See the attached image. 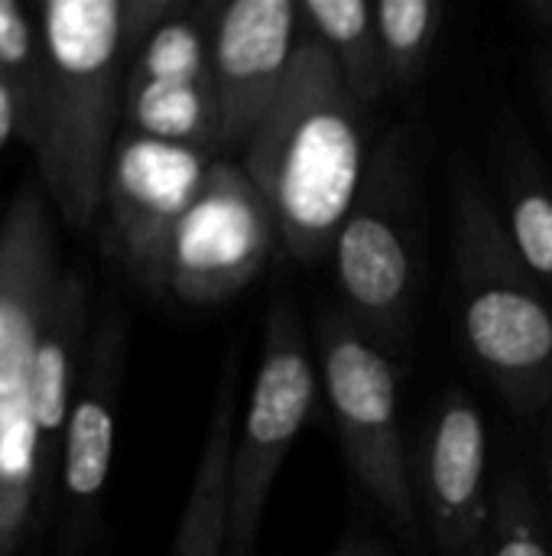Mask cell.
<instances>
[{"instance_id":"18","label":"cell","mask_w":552,"mask_h":556,"mask_svg":"<svg viewBox=\"0 0 552 556\" xmlns=\"http://www.w3.org/2000/svg\"><path fill=\"white\" fill-rule=\"evenodd\" d=\"M0 81L20 111V140L33 150L42 127L49 62L33 3L0 0Z\"/></svg>"},{"instance_id":"26","label":"cell","mask_w":552,"mask_h":556,"mask_svg":"<svg viewBox=\"0 0 552 556\" xmlns=\"http://www.w3.org/2000/svg\"><path fill=\"white\" fill-rule=\"evenodd\" d=\"M547 472H550V489H552V424H550V446H547Z\"/></svg>"},{"instance_id":"1","label":"cell","mask_w":552,"mask_h":556,"mask_svg":"<svg viewBox=\"0 0 552 556\" xmlns=\"http://www.w3.org/2000/svg\"><path fill=\"white\" fill-rule=\"evenodd\" d=\"M176 7L179 0L33 3L49 62L33 156L52 208L75 231H91L101 222L107 163L124 130L130 59Z\"/></svg>"},{"instance_id":"5","label":"cell","mask_w":552,"mask_h":556,"mask_svg":"<svg viewBox=\"0 0 552 556\" xmlns=\"http://www.w3.org/2000/svg\"><path fill=\"white\" fill-rule=\"evenodd\" d=\"M312 329L316 368L345 459L361 492L394 525L400 541L413 554H423L426 538L413 498L410 443L400 430V368L342 306H322Z\"/></svg>"},{"instance_id":"20","label":"cell","mask_w":552,"mask_h":556,"mask_svg":"<svg viewBox=\"0 0 552 556\" xmlns=\"http://www.w3.org/2000/svg\"><path fill=\"white\" fill-rule=\"evenodd\" d=\"M488 556H552L537 495L514 469L495 485Z\"/></svg>"},{"instance_id":"2","label":"cell","mask_w":552,"mask_h":556,"mask_svg":"<svg viewBox=\"0 0 552 556\" xmlns=\"http://www.w3.org/2000/svg\"><path fill=\"white\" fill-rule=\"evenodd\" d=\"M371 150L368 108L351 94L325 46L303 29L283 94L238 156L267 199L290 261L303 267L332 261Z\"/></svg>"},{"instance_id":"21","label":"cell","mask_w":552,"mask_h":556,"mask_svg":"<svg viewBox=\"0 0 552 556\" xmlns=\"http://www.w3.org/2000/svg\"><path fill=\"white\" fill-rule=\"evenodd\" d=\"M20 140V111H16V101L10 94V88L0 81V153Z\"/></svg>"},{"instance_id":"22","label":"cell","mask_w":552,"mask_h":556,"mask_svg":"<svg viewBox=\"0 0 552 556\" xmlns=\"http://www.w3.org/2000/svg\"><path fill=\"white\" fill-rule=\"evenodd\" d=\"M332 556H394L381 541H374V538H368V534H361V531H348L345 534V541L335 547V554Z\"/></svg>"},{"instance_id":"23","label":"cell","mask_w":552,"mask_h":556,"mask_svg":"<svg viewBox=\"0 0 552 556\" xmlns=\"http://www.w3.org/2000/svg\"><path fill=\"white\" fill-rule=\"evenodd\" d=\"M524 13L552 36V0H524Z\"/></svg>"},{"instance_id":"13","label":"cell","mask_w":552,"mask_h":556,"mask_svg":"<svg viewBox=\"0 0 552 556\" xmlns=\"http://www.w3.org/2000/svg\"><path fill=\"white\" fill-rule=\"evenodd\" d=\"M52 202L26 179L0 218V401H20L33 349L62 287Z\"/></svg>"},{"instance_id":"8","label":"cell","mask_w":552,"mask_h":556,"mask_svg":"<svg viewBox=\"0 0 552 556\" xmlns=\"http://www.w3.org/2000/svg\"><path fill=\"white\" fill-rule=\"evenodd\" d=\"M280 248L277 218L244 166L218 156L176 228L166 293L189 306H215L247 290Z\"/></svg>"},{"instance_id":"19","label":"cell","mask_w":552,"mask_h":556,"mask_svg":"<svg viewBox=\"0 0 552 556\" xmlns=\"http://www.w3.org/2000/svg\"><path fill=\"white\" fill-rule=\"evenodd\" d=\"M449 7L439 0H374L387 91L410 94L426 78Z\"/></svg>"},{"instance_id":"14","label":"cell","mask_w":552,"mask_h":556,"mask_svg":"<svg viewBox=\"0 0 552 556\" xmlns=\"http://www.w3.org/2000/svg\"><path fill=\"white\" fill-rule=\"evenodd\" d=\"M91 332L94 329H91L88 277L81 267H68L62 277L52 316L33 349L26 381L16 401L36 437V469L46 489H49L52 472L62 466L65 427H68L78 381H81Z\"/></svg>"},{"instance_id":"12","label":"cell","mask_w":552,"mask_h":556,"mask_svg":"<svg viewBox=\"0 0 552 556\" xmlns=\"http://www.w3.org/2000/svg\"><path fill=\"white\" fill-rule=\"evenodd\" d=\"M303 36L299 0H215L211 81L221 153L241 150L286 88Z\"/></svg>"},{"instance_id":"11","label":"cell","mask_w":552,"mask_h":556,"mask_svg":"<svg viewBox=\"0 0 552 556\" xmlns=\"http://www.w3.org/2000/svg\"><path fill=\"white\" fill-rule=\"evenodd\" d=\"M127 362V316L107 303L85 355L81 381L65 427L59 466V551L91 556L101 528V502L114 463L117 404Z\"/></svg>"},{"instance_id":"24","label":"cell","mask_w":552,"mask_h":556,"mask_svg":"<svg viewBox=\"0 0 552 556\" xmlns=\"http://www.w3.org/2000/svg\"><path fill=\"white\" fill-rule=\"evenodd\" d=\"M16 541H20V528H7V525H0V556L16 554Z\"/></svg>"},{"instance_id":"7","label":"cell","mask_w":552,"mask_h":556,"mask_svg":"<svg viewBox=\"0 0 552 556\" xmlns=\"http://www.w3.org/2000/svg\"><path fill=\"white\" fill-rule=\"evenodd\" d=\"M218 153L120 130L104 179V251L146 293H166L179 222L198 199Z\"/></svg>"},{"instance_id":"17","label":"cell","mask_w":552,"mask_h":556,"mask_svg":"<svg viewBox=\"0 0 552 556\" xmlns=\"http://www.w3.org/2000/svg\"><path fill=\"white\" fill-rule=\"evenodd\" d=\"M504 228L511 235L514 251L527 264V270L540 280V287L552 290V179L540 166L537 153L527 140H514L504 150Z\"/></svg>"},{"instance_id":"27","label":"cell","mask_w":552,"mask_h":556,"mask_svg":"<svg viewBox=\"0 0 552 556\" xmlns=\"http://www.w3.org/2000/svg\"><path fill=\"white\" fill-rule=\"evenodd\" d=\"M547 62H552V42H550V49H547V55H543Z\"/></svg>"},{"instance_id":"9","label":"cell","mask_w":552,"mask_h":556,"mask_svg":"<svg viewBox=\"0 0 552 556\" xmlns=\"http://www.w3.org/2000/svg\"><path fill=\"white\" fill-rule=\"evenodd\" d=\"M488 427L478 404L449 388L410 443L413 498L433 556H488Z\"/></svg>"},{"instance_id":"4","label":"cell","mask_w":552,"mask_h":556,"mask_svg":"<svg viewBox=\"0 0 552 556\" xmlns=\"http://www.w3.org/2000/svg\"><path fill=\"white\" fill-rule=\"evenodd\" d=\"M426 134L390 127L371 150L361 192L335 238L338 306L403 371L413 355L426 244Z\"/></svg>"},{"instance_id":"3","label":"cell","mask_w":552,"mask_h":556,"mask_svg":"<svg viewBox=\"0 0 552 556\" xmlns=\"http://www.w3.org/2000/svg\"><path fill=\"white\" fill-rule=\"evenodd\" d=\"M449 215L462 349L508 407L524 417L537 414L552 401V306L462 153L452 160Z\"/></svg>"},{"instance_id":"16","label":"cell","mask_w":552,"mask_h":556,"mask_svg":"<svg viewBox=\"0 0 552 556\" xmlns=\"http://www.w3.org/2000/svg\"><path fill=\"white\" fill-rule=\"evenodd\" d=\"M303 29L316 36L338 65L351 94L374 108L387 94V68L371 0H299Z\"/></svg>"},{"instance_id":"6","label":"cell","mask_w":552,"mask_h":556,"mask_svg":"<svg viewBox=\"0 0 552 556\" xmlns=\"http://www.w3.org/2000/svg\"><path fill=\"white\" fill-rule=\"evenodd\" d=\"M322 391L316 358L303 319L286 293H277L264 323V352L251 384V397L231 450L228 495V551L254 556L273 479L290 456L299 430L312 417Z\"/></svg>"},{"instance_id":"25","label":"cell","mask_w":552,"mask_h":556,"mask_svg":"<svg viewBox=\"0 0 552 556\" xmlns=\"http://www.w3.org/2000/svg\"><path fill=\"white\" fill-rule=\"evenodd\" d=\"M540 88H543L547 104H550L552 111V62H547V59H543V68H540Z\"/></svg>"},{"instance_id":"15","label":"cell","mask_w":552,"mask_h":556,"mask_svg":"<svg viewBox=\"0 0 552 556\" xmlns=\"http://www.w3.org/2000/svg\"><path fill=\"white\" fill-rule=\"evenodd\" d=\"M238 342L228 345L218 375L208 430L195 479L179 518L169 556H224L228 551V495H231V450L238 433Z\"/></svg>"},{"instance_id":"10","label":"cell","mask_w":552,"mask_h":556,"mask_svg":"<svg viewBox=\"0 0 552 556\" xmlns=\"http://www.w3.org/2000/svg\"><path fill=\"white\" fill-rule=\"evenodd\" d=\"M215 0H179L137 46L127 68L124 130L221 153V117L211 81Z\"/></svg>"}]
</instances>
